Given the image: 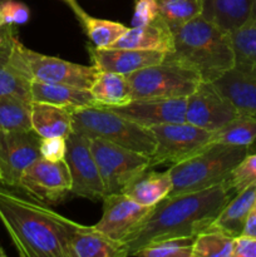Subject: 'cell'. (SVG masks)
I'll return each mask as SVG.
<instances>
[{
	"mask_svg": "<svg viewBox=\"0 0 256 257\" xmlns=\"http://www.w3.org/2000/svg\"><path fill=\"white\" fill-rule=\"evenodd\" d=\"M233 195L225 182L196 192L167 196L123 241L125 257L157 241L197 236L210 227Z\"/></svg>",
	"mask_w": 256,
	"mask_h": 257,
	"instance_id": "6da1fadb",
	"label": "cell"
},
{
	"mask_svg": "<svg viewBox=\"0 0 256 257\" xmlns=\"http://www.w3.org/2000/svg\"><path fill=\"white\" fill-rule=\"evenodd\" d=\"M0 221L22 257H70L77 222L32 197L0 186Z\"/></svg>",
	"mask_w": 256,
	"mask_h": 257,
	"instance_id": "7a4b0ae2",
	"label": "cell"
},
{
	"mask_svg": "<svg viewBox=\"0 0 256 257\" xmlns=\"http://www.w3.org/2000/svg\"><path fill=\"white\" fill-rule=\"evenodd\" d=\"M173 50L168 54L192 67L203 82H215L235 67L230 32L198 15L172 30Z\"/></svg>",
	"mask_w": 256,
	"mask_h": 257,
	"instance_id": "3957f363",
	"label": "cell"
},
{
	"mask_svg": "<svg viewBox=\"0 0 256 257\" xmlns=\"http://www.w3.org/2000/svg\"><path fill=\"white\" fill-rule=\"evenodd\" d=\"M250 153V147L208 143L191 157L171 165L170 196L196 192L225 183L233 168Z\"/></svg>",
	"mask_w": 256,
	"mask_h": 257,
	"instance_id": "277c9868",
	"label": "cell"
},
{
	"mask_svg": "<svg viewBox=\"0 0 256 257\" xmlns=\"http://www.w3.org/2000/svg\"><path fill=\"white\" fill-rule=\"evenodd\" d=\"M73 131L88 138H100L142 155L152 156L156 140L150 128L142 127L102 105L72 110Z\"/></svg>",
	"mask_w": 256,
	"mask_h": 257,
	"instance_id": "5b68a950",
	"label": "cell"
},
{
	"mask_svg": "<svg viewBox=\"0 0 256 257\" xmlns=\"http://www.w3.org/2000/svg\"><path fill=\"white\" fill-rule=\"evenodd\" d=\"M131 87L132 99L138 98H187L198 87V73L186 63L166 53L157 64L136 70L125 75Z\"/></svg>",
	"mask_w": 256,
	"mask_h": 257,
	"instance_id": "8992f818",
	"label": "cell"
},
{
	"mask_svg": "<svg viewBox=\"0 0 256 257\" xmlns=\"http://www.w3.org/2000/svg\"><path fill=\"white\" fill-rule=\"evenodd\" d=\"M9 63L28 82L60 83L90 89L99 70L94 65H83L60 58L45 55L28 49L15 38L12 45Z\"/></svg>",
	"mask_w": 256,
	"mask_h": 257,
	"instance_id": "52a82bcc",
	"label": "cell"
},
{
	"mask_svg": "<svg viewBox=\"0 0 256 257\" xmlns=\"http://www.w3.org/2000/svg\"><path fill=\"white\" fill-rule=\"evenodd\" d=\"M90 150L97 162L105 195L120 193L125 186L147 168L151 157L100 138H89Z\"/></svg>",
	"mask_w": 256,
	"mask_h": 257,
	"instance_id": "ba28073f",
	"label": "cell"
},
{
	"mask_svg": "<svg viewBox=\"0 0 256 257\" xmlns=\"http://www.w3.org/2000/svg\"><path fill=\"white\" fill-rule=\"evenodd\" d=\"M156 140V150L151 156V168L162 163L181 162L210 143L212 132L188 122L166 123L150 128Z\"/></svg>",
	"mask_w": 256,
	"mask_h": 257,
	"instance_id": "9c48e42d",
	"label": "cell"
},
{
	"mask_svg": "<svg viewBox=\"0 0 256 257\" xmlns=\"http://www.w3.org/2000/svg\"><path fill=\"white\" fill-rule=\"evenodd\" d=\"M19 190L44 205H58L72 195V176L65 160L50 162L43 157L29 166L20 178Z\"/></svg>",
	"mask_w": 256,
	"mask_h": 257,
	"instance_id": "30bf717a",
	"label": "cell"
},
{
	"mask_svg": "<svg viewBox=\"0 0 256 257\" xmlns=\"http://www.w3.org/2000/svg\"><path fill=\"white\" fill-rule=\"evenodd\" d=\"M65 162L72 176V195L90 201L103 200L104 185L87 136L73 131L67 138Z\"/></svg>",
	"mask_w": 256,
	"mask_h": 257,
	"instance_id": "8fae6325",
	"label": "cell"
},
{
	"mask_svg": "<svg viewBox=\"0 0 256 257\" xmlns=\"http://www.w3.org/2000/svg\"><path fill=\"white\" fill-rule=\"evenodd\" d=\"M40 157V137L33 130L0 131L2 185L19 188L24 171Z\"/></svg>",
	"mask_w": 256,
	"mask_h": 257,
	"instance_id": "7c38bea8",
	"label": "cell"
},
{
	"mask_svg": "<svg viewBox=\"0 0 256 257\" xmlns=\"http://www.w3.org/2000/svg\"><path fill=\"white\" fill-rule=\"evenodd\" d=\"M238 114L235 105L213 82L201 80L195 92L187 97L186 122L210 132H215Z\"/></svg>",
	"mask_w": 256,
	"mask_h": 257,
	"instance_id": "4fadbf2b",
	"label": "cell"
},
{
	"mask_svg": "<svg viewBox=\"0 0 256 257\" xmlns=\"http://www.w3.org/2000/svg\"><path fill=\"white\" fill-rule=\"evenodd\" d=\"M102 201V217L93 226L103 235L122 243L152 208L140 205L124 193L105 195Z\"/></svg>",
	"mask_w": 256,
	"mask_h": 257,
	"instance_id": "5bb4252c",
	"label": "cell"
},
{
	"mask_svg": "<svg viewBox=\"0 0 256 257\" xmlns=\"http://www.w3.org/2000/svg\"><path fill=\"white\" fill-rule=\"evenodd\" d=\"M187 98H138L120 107H107L122 117L151 128L166 123L186 122Z\"/></svg>",
	"mask_w": 256,
	"mask_h": 257,
	"instance_id": "9a60e30c",
	"label": "cell"
},
{
	"mask_svg": "<svg viewBox=\"0 0 256 257\" xmlns=\"http://www.w3.org/2000/svg\"><path fill=\"white\" fill-rule=\"evenodd\" d=\"M88 52L93 65L99 72H113L123 75L161 63L166 55V53L156 50L127 48L88 47Z\"/></svg>",
	"mask_w": 256,
	"mask_h": 257,
	"instance_id": "2e32d148",
	"label": "cell"
},
{
	"mask_svg": "<svg viewBox=\"0 0 256 257\" xmlns=\"http://www.w3.org/2000/svg\"><path fill=\"white\" fill-rule=\"evenodd\" d=\"M213 83L240 114L256 118V65L235 64Z\"/></svg>",
	"mask_w": 256,
	"mask_h": 257,
	"instance_id": "e0dca14e",
	"label": "cell"
},
{
	"mask_svg": "<svg viewBox=\"0 0 256 257\" xmlns=\"http://www.w3.org/2000/svg\"><path fill=\"white\" fill-rule=\"evenodd\" d=\"M109 48L171 53L173 50V34L170 27L158 17L150 24L128 28L127 32Z\"/></svg>",
	"mask_w": 256,
	"mask_h": 257,
	"instance_id": "ac0fdd59",
	"label": "cell"
},
{
	"mask_svg": "<svg viewBox=\"0 0 256 257\" xmlns=\"http://www.w3.org/2000/svg\"><path fill=\"white\" fill-rule=\"evenodd\" d=\"M70 257H125L123 243L103 235L94 226L77 223L69 243Z\"/></svg>",
	"mask_w": 256,
	"mask_h": 257,
	"instance_id": "d6986e66",
	"label": "cell"
},
{
	"mask_svg": "<svg viewBox=\"0 0 256 257\" xmlns=\"http://www.w3.org/2000/svg\"><path fill=\"white\" fill-rule=\"evenodd\" d=\"M30 98L32 102L50 103L59 107L69 108L72 110L98 105L89 89L60 83L33 80L30 82Z\"/></svg>",
	"mask_w": 256,
	"mask_h": 257,
	"instance_id": "ffe728a7",
	"label": "cell"
},
{
	"mask_svg": "<svg viewBox=\"0 0 256 257\" xmlns=\"http://www.w3.org/2000/svg\"><path fill=\"white\" fill-rule=\"evenodd\" d=\"M32 130L40 138L64 137L73 132L72 109L50 103H30Z\"/></svg>",
	"mask_w": 256,
	"mask_h": 257,
	"instance_id": "44dd1931",
	"label": "cell"
},
{
	"mask_svg": "<svg viewBox=\"0 0 256 257\" xmlns=\"http://www.w3.org/2000/svg\"><path fill=\"white\" fill-rule=\"evenodd\" d=\"M171 191L172 180L168 171L158 172L147 168L136 176L120 193H124L140 205L153 207L163 198L170 196Z\"/></svg>",
	"mask_w": 256,
	"mask_h": 257,
	"instance_id": "7402d4cb",
	"label": "cell"
},
{
	"mask_svg": "<svg viewBox=\"0 0 256 257\" xmlns=\"http://www.w3.org/2000/svg\"><path fill=\"white\" fill-rule=\"evenodd\" d=\"M256 200V185L250 186L230 198L210 227L220 228L228 235L240 236L243 232L246 220L248 217L253 202Z\"/></svg>",
	"mask_w": 256,
	"mask_h": 257,
	"instance_id": "603a6c76",
	"label": "cell"
},
{
	"mask_svg": "<svg viewBox=\"0 0 256 257\" xmlns=\"http://www.w3.org/2000/svg\"><path fill=\"white\" fill-rule=\"evenodd\" d=\"M202 17L227 32L237 29L250 17L251 0H201Z\"/></svg>",
	"mask_w": 256,
	"mask_h": 257,
	"instance_id": "cb8c5ba5",
	"label": "cell"
},
{
	"mask_svg": "<svg viewBox=\"0 0 256 257\" xmlns=\"http://www.w3.org/2000/svg\"><path fill=\"white\" fill-rule=\"evenodd\" d=\"M68 5L72 8L78 20L82 24L85 34L89 38L90 42L97 48H109L127 32L128 28L120 23L112 22V20L99 19L92 15L87 14L82 8L78 5L75 0L68 2Z\"/></svg>",
	"mask_w": 256,
	"mask_h": 257,
	"instance_id": "d4e9b609",
	"label": "cell"
},
{
	"mask_svg": "<svg viewBox=\"0 0 256 257\" xmlns=\"http://www.w3.org/2000/svg\"><path fill=\"white\" fill-rule=\"evenodd\" d=\"M89 90L102 107H120L132 100L127 77L119 73L99 72Z\"/></svg>",
	"mask_w": 256,
	"mask_h": 257,
	"instance_id": "484cf974",
	"label": "cell"
},
{
	"mask_svg": "<svg viewBox=\"0 0 256 257\" xmlns=\"http://www.w3.org/2000/svg\"><path fill=\"white\" fill-rule=\"evenodd\" d=\"M256 142V118L246 114L236 115L211 135L210 143L251 147Z\"/></svg>",
	"mask_w": 256,
	"mask_h": 257,
	"instance_id": "4316f807",
	"label": "cell"
},
{
	"mask_svg": "<svg viewBox=\"0 0 256 257\" xmlns=\"http://www.w3.org/2000/svg\"><path fill=\"white\" fill-rule=\"evenodd\" d=\"M233 238L220 228L207 227L195 237L192 257H232Z\"/></svg>",
	"mask_w": 256,
	"mask_h": 257,
	"instance_id": "83f0119b",
	"label": "cell"
},
{
	"mask_svg": "<svg viewBox=\"0 0 256 257\" xmlns=\"http://www.w3.org/2000/svg\"><path fill=\"white\" fill-rule=\"evenodd\" d=\"M158 17L171 30L195 19L202 14L201 0H157Z\"/></svg>",
	"mask_w": 256,
	"mask_h": 257,
	"instance_id": "f1b7e54d",
	"label": "cell"
},
{
	"mask_svg": "<svg viewBox=\"0 0 256 257\" xmlns=\"http://www.w3.org/2000/svg\"><path fill=\"white\" fill-rule=\"evenodd\" d=\"M12 48L0 53V97H10L32 103L30 83L10 65Z\"/></svg>",
	"mask_w": 256,
	"mask_h": 257,
	"instance_id": "f546056e",
	"label": "cell"
},
{
	"mask_svg": "<svg viewBox=\"0 0 256 257\" xmlns=\"http://www.w3.org/2000/svg\"><path fill=\"white\" fill-rule=\"evenodd\" d=\"M32 130L30 103L10 97H0V131Z\"/></svg>",
	"mask_w": 256,
	"mask_h": 257,
	"instance_id": "4dcf8cb0",
	"label": "cell"
},
{
	"mask_svg": "<svg viewBox=\"0 0 256 257\" xmlns=\"http://www.w3.org/2000/svg\"><path fill=\"white\" fill-rule=\"evenodd\" d=\"M196 236L167 238L152 242L136 251L132 256L138 257H192Z\"/></svg>",
	"mask_w": 256,
	"mask_h": 257,
	"instance_id": "1f68e13d",
	"label": "cell"
},
{
	"mask_svg": "<svg viewBox=\"0 0 256 257\" xmlns=\"http://www.w3.org/2000/svg\"><path fill=\"white\" fill-rule=\"evenodd\" d=\"M235 64L256 65V23L246 22L237 29L230 32Z\"/></svg>",
	"mask_w": 256,
	"mask_h": 257,
	"instance_id": "d6a6232c",
	"label": "cell"
},
{
	"mask_svg": "<svg viewBox=\"0 0 256 257\" xmlns=\"http://www.w3.org/2000/svg\"><path fill=\"white\" fill-rule=\"evenodd\" d=\"M226 185L233 193L256 185V153H248L233 168L230 177L226 181Z\"/></svg>",
	"mask_w": 256,
	"mask_h": 257,
	"instance_id": "836d02e7",
	"label": "cell"
},
{
	"mask_svg": "<svg viewBox=\"0 0 256 257\" xmlns=\"http://www.w3.org/2000/svg\"><path fill=\"white\" fill-rule=\"evenodd\" d=\"M30 10L24 3L17 0H5L0 4V25L18 27L29 20Z\"/></svg>",
	"mask_w": 256,
	"mask_h": 257,
	"instance_id": "e575fe53",
	"label": "cell"
},
{
	"mask_svg": "<svg viewBox=\"0 0 256 257\" xmlns=\"http://www.w3.org/2000/svg\"><path fill=\"white\" fill-rule=\"evenodd\" d=\"M67 138L48 137L40 138V156L50 162H58L65 158Z\"/></svg>",
	"mask_w": 256,
	"mask_h": 257,
	"instance_id": "d590c367",
	"label": "cell"
},
{
	"mask_svg": "<svg viewBox=\"0 0 256 257\" xmlns=\"http://www.w3.org/2000/svg\"><path fill=\"white\" fill-rule=\"evenodd\" d=\"M158 18L157 0H136L135 12L132 18V27L150 24Z\"/></svg>",
	"mask_w": 256,
	"mask_h": 257,
	"instance_id": "8d00e7d4",
	"label": "cell"
},
{
	"mask_svg": "<svg viewBox=\"0 0 256 257\" xmlns=\"http://www.w3.org/2000/svg\"><path fill=\"white\" fill-rule=\"evenodd\" d=\"M232 257H256V236L243 235L233 238Z\"/></svg>",
	"mask_w": 256,
	"mask_h": 257,
	"instance_id": "74e56055",
	"label": "cell"
},
{
	"mask_svg": "<svg viewBox=\"0 0 256 257\" xmlns=\"http://www.w3.org/2000/svg\"><path fill=\"white\" fill-rule=\"evenodd\" d=\"M15 38H17L15 27L0 25V53L7 49H10Z\"/></svg>",
	"mask_w": 256,
	"mask_h": 257,
	"instance_id": "f35d334b",
	"label": "cell"
},
{
	"mask_svg": "<svg viewBox=\"0 0 256 257\" xmlns=\"http://www.w3.org/2000/svg\"><path fill=\"white\" fill-rule=\"evenodd\" d=\"M243 235L256 236V200L253 202L252 208H251L248 217L246 220L245 227H243Z\"/></svg>",
	"mask_w": 256,
	"mask_h": 257,
	"instance_id": "ab89813d",
	"label": "cell"
},
{
	"mask_svg": "<svg viewBox=\"0 0 256 257\" xmlns=\"http://www.w3.org/2000/svg\"><path fill=\"white\" fill-rule=\"evenodd\" d=\"M247 22H250V23H256V0H251L250 17H248Z\"/></svg>",
	"mask_w": 256,
	"mask_h": 257,
	"instance_id": "60d3db41",
	"label": "cell"
},
{
	"mask_svg": "<svg viewBox=\"0 0 256 257\" xmlns=\"http://www.w3.org/2000/svg\"><path fill=\"white\" fill-rule=\"evenodd\" d=\"M4 256H5L4 250H3V247H2V246H0V257H4Z\"/></svg>",
	"mask_w": 256,
	"mask_h": 257,
	"instance_id": "b9f144b4",
	"label": "cell"
},
{
	"mask_svg": "<svg viewBox=\"0 0 256 257\" xmlns=\"http://www.w3.org/2000/svg\"><path fill=\"white\" fill-rule=\"evenodd\" d=\"M0 183H2V172H0Z\"/></svg>",
	"mask_w": 256,
	"mask_h": 257,
	"instance_id": "7bdbcfd3",
	"label": "cell"
},
{
	"mask_svg": "<svg viewBox=\"0 0 256 257\" xmlns=\"http://www.w3.org/2000/svg\"><path fill=\"white\" fill-rule=\"evenodd\" d=\"M3 2H5V0H0V4H2V3H3Z\"/></svg>",
	"mask_w": 256,
	"mask_h": 257,
	"instance_id": "ee69618b",
	"label": "cell"
},
{
	"mask_svg": "<svg viewBox=\"0 0 256 257\" xmlns=\"http://www.w3.org/2000/svg\"><path fill=\"white\" fill-rule=\"evenodd\" d=\"M64 2H67V3H68V2H70V0H64Z\"/></svg>",
	"mask_w": 256,
	"mask_h": 257,
	"instance_id": "f6af8a7d",
	"label": "cell"
}]
</instances>
